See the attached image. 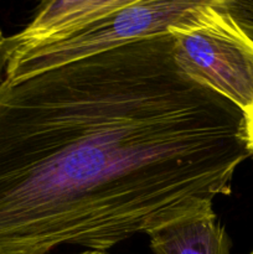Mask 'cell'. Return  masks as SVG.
<instances>
[{
    "label": "cell",
    "mask_w": 253,
    "mask_h": 254,
    "mask_svg": "<svg viewBox=\"0 0 253 254\" xmlns=\"http://www.w3.org/2000/svg\"><path fill=\"white\" fill-rule=\"evenodd\" d=\"M245 112L176 64L170 34L0 83V254L107 252L230 195Z\"/></svg>",
    "instance_id": "cell-1"
},
{
    "label": "cell",
    "mask_w": 253,
    "mask_h": 254,
    "mask_svg": "<svg viewBox=\"0 0 253 254\" xmlns=\"http://www.w3.org/2000/svg\"><path fill=\"white\" fill-rule=\"evenodd\" d=\"M201 4L202 1L129 0L124 6L64 36L29 47L15 46L7 60L4 79L20 81L129 42L169 34L171 27L188 21Z\"/></svg>",
    "instance_id": "cell-2"
},
{
    "label": "cell",
    "mask_w": 253,
    "mask_h": 254,
    "mask_svg": "<svg viewBox=\"0 0 253 254\" xmlns=\"http://www.w3.org/2000/svg\"><path fill=\"white\" fill-rule=\"evenodd\" d=\"M176 64L190 78L230 99L253 106V44L218 5L205 0L184 24L171 27Z\"/></svg>",
    "instance_id": "cell-3"
},
{
    "label": "cell",
    "mask_w": 253,
    "mask_h": 254,
    "mask_svg": "<svg viewBox=\"0 0 253 254\" xmlns=\"http://www.w3.org/2000/svg\"><path fill=\"white\" fill-rule=\"evenodd\" d=\"M205 201L146 231L155 254H231V241Z\"/></svg>",
    "instance_id": "cell-4"
},
{
    "label": "cell",
    "mask_w": 253,
    "mask_h": 254,
    "mask_svg": "<svg viewBox=\"0 0 253 254\" xmlns=\"http://www.w3.org/2000/svg\"><path fill=\"white\" fill-rule=\"evenodd\" d=\"M129 0H61L45 1L32 21L15 35L19 47H29L64 36L82 25L119 9Z\"/></svg>",
    "instance_id": "cell-5"
},
{
    "label": "cell",
    "mask_w": 253,
    "mask_h": 254,
    "mask_svg": "<svg viewBox=\"0 0 253 254\" xmlns=\"http://www.w3.org/2000/svg\"><path fill=\"white\" fill-rule=\"evenodd\" d=\"M218 5L241 34L253 44V1L218 0Z\"/></svg>",
    "instance_id": "cell-6"
},
{
    "label": "cell",
    "mask_w": 253,
    "mask_h": 254,
    "mask_svg": "<svg viewBox=\"0 0 253 254\" xmlns=\"http://www.w3.org/2000/svg\"><path fill=\"white\" fill-rule=\"evenodd\" d=\"M16 44H17L16 37H15V35H14V36L9 37V42H7L5 46L0 47V83H1L2 79H4L5 68H6L7 60H9L10 55H11L12 50L15 49Z\"/></svg>",
    "instance_id": "cell-7"
},
{
    "label": "cell",
    "mask_w": 253,
    "mask_h": 254,
    "mask_svg": "<svg viewBox=\"0 0 253 254\" xmlns=\"http://www.w3.org/2000/svg\"><path fill=\"white\" fill-rule=\"evenodd\" d=\"M246 117V131H247L248 145L253 156V106L245 112Z\"/></svg>",
    "instance_id": "cell-8"
},
{
    "label": "cell",
    "mask_w": 253,
    "mask_h": 254,
    "mask_svg": "<svg viewBox=\"0 0 253 254\" xmlns=\"http://www.w3.org/2000/svg\"><path fill=\"white\" fill-rule=\"evenodd\" d=\"M7 42H9V37H5L4 34H2L1 29H0V47L5 46Z\"/></svg>",
    "instance_id": "cell-9"
},
{
    "label": "cell",
    "mask_w": 253,
    "mask_h": 254,
    "mask_svg": "<svg viewBox=\"0 0 253 254\" xmlns=\"http://www.w3.org/2000/svg\"><path fill=\"white\" fill-rule=\"evenodd\" d=\"M77 254H109V253L101 252V251H84V252L77 253Z\"/></svg>",
    "instance_id": "cell-10"
},
{
    "label": "cell",
    "mask_w": 253,
    "mask_h": 254,
    "mask_svg": "<svg viewBox=\"0 0 253 254\" xmlns=\"http://www.w3.org/2000/svg\"><path fill=\"white\" fill-rule=\"evenodd\" d=\"M250 254H253V251H252V252H251V253H250Z\"/></svg>",
    "instance_id": "cell-11"
}]
</instances>
